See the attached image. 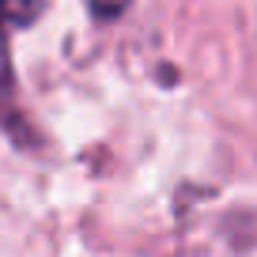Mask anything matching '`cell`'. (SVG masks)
I'll return each instance as SVG.
<instances>
[{
    "label": "cell",
    "mask_w": 257,
    "mask_h": 257,
    "mask_svg": "<svg viewBox=\"0 0 257 257\" xmlns=\"http://www.w3.org/2000/svg\"><path fill=\"white\" fill-rule=\"evenodd\" d=\"M0 125H8L12 133H19V125H16V98H12V68H8L4 31H0Z\"/></svg>",
    "instance_id": "obj_1"
},
{
    "label": "cell",
    "mask_w": 257,
    "mask_h": 257,
    "mask_svg": "<svg viewBox=\"0 0 257 257\" xmlns=\"http://www.w3.org/2000/svg\"><path fill=\"white\" fill-rule=\"evenodd\" d=\"M125 8H128V0H91V12H95L98 19H113Z\"/></svg>",
    "instance_id": "obj_2"
}]
</instances>
